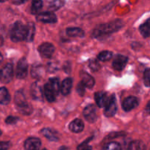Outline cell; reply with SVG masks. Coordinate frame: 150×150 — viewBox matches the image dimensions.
Wrapping results in <instances>:
<instances>
[{"instance_id":"23","label":"cell","mask_w":150,"mask_h":150,"mask_svg":"<svg viewBox=\"0 0 150 150\" xmlns=\"http://www.w3.org/2000/svg\"><path fill=\"white\" fill-rule=\"evenodd\" d=\"M139 31L144 38H147L150 35V18L145 23L142 24L139 27Z\"/></svg>"},{"instance_id":"33","label":"cell","mask_w":150,"mask_h":150,"mask_svg":"<svg viewBox=\"0 0 150 150\" xmlns=\"http://www.w3.org/2000/svg\"><path fill=\"white\" fill-rule=\"evenodd\" d=\"M90 139H89L88 141H86V142H83L81 144L79 145L77 150H92V146H91L90 145H89V144H88V142H89Z\"/></svg>"},{"instance_id":"26","label":"cell","mask_w":150,"mask_h":150,"mask_svg":"<svg viewBox=\"0 0 150 150\" xmlns=\"http://www.w3.org/2000/svg\"><path fill=\"white\" fill-rule=\"evenodd\" d=\"M64 4V0H51L49 3V9L51 10H57Z\"/></svg>"},{"instance_id":"9","label":"cell","mask_w":150,"mask_h":150,"mask_svg":"<svg viewBox=\"0 0 150 150\" xmlns=\"http://www.w3.org/2000/svg\"><path fill=\"white\" fill-rule=\"evenodd\" d=\"M139 105V100L136 97L130 96L125 98L122 102V108L125 111H130Z\"/></svg>"},{"instance_id":"29","label":"cell","mask_w":150,"mask_h":150,"mask_svg":"<svg viewBox=\"0 0 150 150\" xmlns=\"http://www.w3.org/2000/svg\"><path fill=\"white\" fill-rule=\"evenodd\" d=\"M103 150H122L120 144L117 142H109L103 148Z\"/></svg>"},{"instance_id":"27","label":"cell","mask_w":150,"mask_h":150,"mask_svg":"<svg viewBox=\"0 0 150 150\" xmlns=\"http://www.w3.org/2000/svg\"><path fill=\"white\" fill-rule=\"evenodd\" d=\"M48 83L51 85V87L54 89V90L57 92V94L58 95L59 92L60 91V85H59V79L57 78H52V79H50L48 81Z\"/></svg>"},{"instance_id":"7","label":"cell","mask_w":150,"mask_h":150,"mask_svg":"<svg viewBox=\"0 0 150 150\" xmlns=\"http://www.w3.org/2000/svg\"><path fill=\"white\" fill-rule=\"evenodd\" d=\"M83 117L89 122H95L98 120V114H97V109L95 105H87L83 110Z\"/></svg>"},{"instance_id":"39","label":"cell","mask_w":150,"mask_h":150,"mask_svg":"<svg viewBox=\"0 0 150 150\" xmlns=\"http://www.w3.org/2000/svg\"><path fill=\"white\" fill-rule=\"evenodd\" d=\"M3 60V57H2V55L1 54V53H0V64L1 63V62H2Z\"/></svg>"},{"instance_id":"22","label":"cell","mask_w":150,"mask_h":150,"mask_svg":"<svg viewBox=\"0 0 150 150\" xmlns=\"http://www.w3.org/2000/svg\"><path fill=\"white\" fill-rule=\"evenodd\" d=\"M67 34L68 36L73 37V38H81L84 35V32L81 28L79 27H72L68 28L67 29Z\"/></svg>"},{"instance_id":"6","label":"cell","mask_w":150,"mask_h":150,"mask_svg":"<svg viewBox=\"0 0 150 150\" xmlns=\"http://www.w3.org/2000/svg\"><path fill=\"white\" fill-rule=\"evenodd\" d=\"M117 109V100L114 95H112L109 98L108 103L105 106V111L104 114L107 117H111L116 114Z\"/></svg>"},{"instance_id":"41","label":"cell","mask_w":150,"mask_h":150,"mask_svg":"<svg viewBox=\"0 0 150 150\" xmlns=\"http://www.w3.org/2000/svg\"><path fill=\"white\" fill-rule=\"evenodd\" d=\"M7 0H0V2H4V1H6Z\"/></svg>"},{"instance_id":"16","label":"cell","mask_w":150,"mask_h":150,"mask_svg":"<svg viewBox=\"0 0 150 150\" xmlns=\"http://www.w3.org/2000/svg\"><path fill=\"white\" fill-rule=\"evenodd\" d=\"M83 127H84L83 122H82V120H79V119L73 120L69 125V129L73 133H80L83 130Z\"/></svg>"},{"instance_id":"38","label":"cell","mask_w":150,"mask_h":150,"mask_svg":"<svg viewBox=\"0 0 150 150\" xmlns=\"http://www.w3.org/2000/svg\"><path fill=\"white\" fill-rule=\"evenodd\" d=\"M27 0H16V3H18V4H21V3H24L25 1H26Z\"/></svg>"},{"instance_id":"24","label":"cell","mask_w":150,"mask_h":150,"mask_svg":"<svg viewBox=\"0 0 150 150\" xmlns=\"http://www.w3.org/2000/svg\"><path fill=\"white\" fill-rule=\"evenodd\" d=\"M35 24L32 23H29L26 26V40L31 42L33 40L34 36H35Z\"/></svg>"},{"instance_id":"12","label":"cell","mask_w":150,"mask_h":150,"mask_svg":"<svg viewBox=\"0 0 150 150\" xmlns=\"http://www.w3.org/2000/svg\"><path fill=\"white\" fill-rule=\"evenodd\" d=\"M41 142L38 138H29L25 142V150H40Z\"/></svg>"},{"instance_id":"15","label":"cell","mask_w":150,"mask_h":150,"mask_svg":"<svg viewBox=\"0 0 150 150\" xmlns=\"http://www.w3.org/2000/svg\"><path fill=\"white\" fill-rule=\"evenodd\" d=\"M43 94L45 95V98L49 102H54L56 100V97L57 95V92L54 90V89L51 87V86L49 84L48 82L47 83H45V86H44Z\"/></svg>"},{"instance_id":"37","label":"cell","mask_w":150,"mask_h":150,"mask_svg":"<svg viewBox=\"0 0 150 150\" xmlns=\"http://www.w3.org/2000/svg\"><path fill=\"white\" fill-rule=\"evenodd\" d=\"M146 112L149 113V114H150V100L149 101V102H148L147 105H146Z\"/></svg>"},{"instance_id":"36","label":"cell","mask_w":150,"mask_h":150,"mask_svg":"<svg viewBox=\"0 0 150 150\" xmlns=\"http://www.w3.org/2000/svg\"><path fill=\"white\" fill-rule=\"evenodd\" d=\"M18 119L16 118V117H12V116H10V117H8L7 118V120H6V123H7V124H15V123L17 122Z\"/></svg>"},{"instance_id":"10","label":"cell","mask_w":150,"mask_h":150,"mask_svg":"<svg viewBox=\"0 0 150 150\" xmlns=\"http://www.w3.org/2000/svg\"><path fill=\"white\" fill-rule=\"evenodd\" d=\"M37 19L39 21L42 23H56L57 21V18L55 14H54L51 12H45V13H40L37 17Z\"/></svg>"},{"instance_id":"30","label":"cell","mask_w":150,"mask_h":150,"mask_svg":"<svg viewBox=\"0 0 150 150\" xmlns=\"http://www.w3.org/2000/svg\"><path fill=\"white\" fill-rule=\"evenodd\" d=\"M142 143L139 141H134L129 144L127 150H142Z\"/></svg>"},{"instance_id":"17","label":"cell","mask_w":150,"mask_h":150,"mask_svg":"<svg viewBox=\"0 0 150 150\" xmlns=\"http://www.w3.org/2000/svg\"><path fill=\"white\" fill-rule=\"evenodd\" d=\"M72 86H73V80L70 78H67L63 81L62 86H60V91L62 95H67L68 94H70Z\"/></svg>"},{"instance_id":"13","label":"cell","mask_w":150,"mask_h":150,"mask_svg":"<svg viewBox=\"0 0 150 150\" xmlns=\"http://www.w3.org/2000/svg\"><path fill=\"white\" fill-rule=\"evenodd\" d=\"M31 95L33 99L36 100H42L43 98V92L41 86L38 83H35L32 85L31 87Z\"/></svg>"},{"instance_id":"8","label":"cell","mask_w":150,"mask_h":150,"mask_svg":"<svg viewBox=\"0 0 150 150\" xmlns=\"http://www.w3.org/2000/svg\"><path fill=\"white\" fill-rule=\"evenodd\" d=\"M39 53L40 56L43 58H50L54 54L55 48L54 45L49 42H45L39 47Z\"/></svg>"},{"instance_id":"1","label":"cell","mask_w":150,"mask_h":150,"mask_svg":"<svg viewBox=\"0 0 150 150\" xmlns=\"http://www.w3.org/2000/svg\"><path fill=\"white\" fill-rule=\"evenodd\" d=\"M122 26V21L120 20H116L105 24L100 25L94 30L93 36L95 38H100L105 35H109L119 30Z\"/></svg>"},{"instance_id":"35","label":"cell","mask_w":150,"mask_h":150,"mask_svg":"<svg viewBox=\"0 0 150 150\" xmlns=\"http://www.w3.org/2000/svg\"><path fill=\"white\" fill-rule=\"evenodd\" d=\"M10 144L8 142H0V150H8L10 149Z\"/></svg>"},{"instance_id":"18","label":"cell","mask_w":150,"mask_h":150,"mask_svg":"<svg viewBox=\"0 0 150 150\" xmlns=\"http://www.w3.org/2000/svg\"><path fill=\"white\" fill-rule=\"evenodd\" d=\"M80 76L81 78V82L85 85L86 87L89 88V89L93 87L95 85V80L90 75L85 72H81Z\"/></svg>"},{"instance_id":"32","label":"cell","mask_w":150,"mask_h":150,"mask_svg":"<svg viewBox=\"0 0 150 150\" xmlns=\"http://www.w3.org/2000/svg\"><path fill=\"white\" fill-rule=\"evenodd\" d=\"M89 66L92 71H98V70L100 69V67L99 63H98V62L95 59L91 60L90 62H89Z\"/></svg>"},{"instance_id":"42","label":"cell","mask_w":150,"mask_h":150,"mask_svg":"<svg viewBox=\"0 0 150 150\" xmlns=\"http://www.w3.org/2000/svg\"><path fill=\"white\" fill-rule=\"evenodd\" d=\"M42 150H47V149H42Z\"/></svg>"},{"instance_id":"4","label":"cell","mask_w":150,"mask_h":150,"mask_svg":"<svg viewBox=\"0 0 150 150\" xmlns=\"http://www.w3.org/2000/svg\"><path fill=\"white\" fill-rule=\"evenodd\" d=\"M13 77V64L7 63L0 70V81L4 83H8L12 81Z\"/></svg>"},{"instance_id":"3","label":"cell","mask_w":150,"mask_h":150,"mask_svg":"<svg viewBox=\"0 0 150 150\" xmlns=\"http://www.w3.org/2000/svg\"><path fill=\"white\" fill-rule=\"evenodd\" d=\"M15 102H16V105H17L19 111L21 114L28 115L32 112V106L30 104L26 102V97L21 91L16 92V95H15Z\"/></svg>"},{"instance_id":"31","label":"cell","mask_w":150,"mask_h":150,"mask_svg":"<svg viewBox=\"0 0 150 150\" xmlns=\"http://www.w3.org/2000/svg\"><path fill=\"white\" fill-rule=\"evenodd\" d=\"M144 84L148 87H150V69L145 70L144 75Z\"/></svg>"},{"instance_id":"21","label":"cell","mask_w":150,"mask_h":150,"mask_svg":"<svg viewBox=\"0 0 150 150\" xmlns=\"http://www.w3.org/2000/svg\"><path fill=\"white\" fill-rule=\"evenodd\" d=\"M10 101V95L6 88H0V104L7 105Z\"/></svg>"},{"instance_id":"19","label":"cell","mask_w":150,"mask_h":150,"mask_svg":"<svg viewBox=\"0 0 150 150\" xmlns=\"http://www.w3.org/2000/svg\"><path fill=\"white\" fill-rule=\"evenodd\" d=\"M41 133L45 136V138L51 142H57L59 140V138L57 136V133L50 128H44L41 130Z\"/></svg>"},{"instance_id":"40","label":"cell","mask_w":150,"mask_h":150,"mask_svg":"<svg viewBox=\"0 0 150 150\" xmlns=\"http://www.w3.org/2000/svg\"><path fill=\"white\" fill-rule=\"evenodd\" d=\"M59 150H68V149H67V148L65 147V146H62V147L60 148Z\"/></svg>"},{"instance_id":"14","label":"cell","mask_w":150,"mask_h":150,"mask_svg":"<svg viewBox=\"0 0 150 150\" xmlns=\"http://www.w3.org/2000/svg\"><path fill=\"white\" fill-rule=\"evenodd\" d=\"M95 98L98 106L103 108V107H105L108 103L110 97H108V95L105 92H99L95 93Z\"/></svg>"},{"instance_id":"25","label":"cell","mask_w":150,"mask_h":150,"mask_svg":"<svg viewBox=\"0 0 150 150\" xmlns=\"http://www.w3.org/2000/svg\"><path fill=\"white\" fill-rule=\"evenodd\" d=\"M112 56H113V54L111 52V51H103L98 54V59L100 60V61L106 62L111 59L112 58Z\"/></svg>"},{"instance_id":"20","label":"cell","mask_w":150,"mask_h":150,"mask_svg":"<svg viewBox=\"0 0 150 150\" xmlns=\"http://www.w3.org/2000/svg\"><path fill=\"white\" fill-rule=\"evenodd\" d=\"M44 73V67L42 65L39 64H36L35 65L32 66V70H31V73H32V76L35 79H40Z\"/></svg>"},{"instance_id":"5","label":"cell","mask_w":150,"mask_h":150,"mask_svg":"<svg viewBox=\"0 0 150 150\" xmlns=\"http://www.w3.org/2000/svg\"><path fill=\"white\" fill-rule=\"evenodd\" d=\"M28 63L25 58H22L19 60L16 68V77L19 79H24L27 76Z\"/></svg>"},{"instance_id":"2","label":"cell","mask_w":150,"mask_h":150,"mask_svg":"<svg viewBox=\"0 0 150 150\" xmlns=\"http://www.w3.org/2000/svg\"><path fill=\"white\" fill-rule=\"evenodd\" d=\"M26 35V26L21 22L17 21L13 25L10 29V38L14 42L24 40Z\"/></svg>"},{"instance_id":"43","label":"cell","mask_w":150,"mask_h":150,"mask_svg":"<svg viewBox=\"0 0 150 150\" xmlns=\"http://www.w3.org/2000/svg\"><path fill=\"white\" fill-rule=\"evenodd\" d=\"M0 135H1V131H0Z\"/></svg>"},{"instance_id":"28","label":"cell","mask_w":150,"mask_h":150,"mask_svg":"<svg viewBox=\"0 0 150 150\" xmlns=\"http://www.w3.org/2000/svg\"><path fill=\"white\" fill-rule=\"evenodd\" d=\"M42 7V0H32V13H38L39 10Z\"/></svg>"},{"instance_id":"34","label":"cell","mask_w":150,"mask_h":150,"mask_svg":"<svg viewBox=\"0 0 150 150\" xmlns=\"http://www.w3.org/2000/svg\"><path fill=\"white\" fill-rule=\"evenodd\" d=\"M85 89H86V86L85 85L82 83L81 81L78 84L77 86V92L81 96H83L85 93Z\"/></svg>"},{"instance_id":"11","label":"cell","mask_w":150,"mask_h":150,"mask_svg":"<svg viewBox=\"0 0 150 150\" xmlns=\"http://www.w3.org/2000/svg\"><path fill=\"white\" fill-rule=\"evenodd\" d=\"M127 61H128V58L125 56L117 55L113 62V67L116 70H119V71L122 70L127 64Z\"/></svg>"}]
</instances>
